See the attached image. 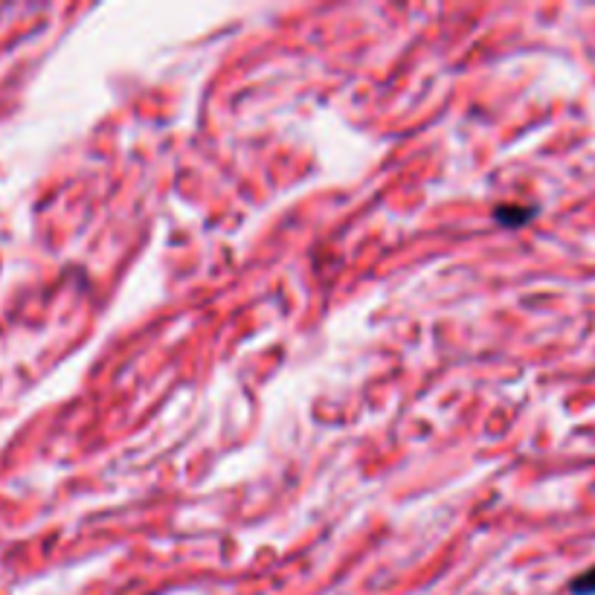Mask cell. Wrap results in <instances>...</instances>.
<instances>
[{"label": "cell", "instance_id": "obj_1", "mask_svg": "<svg viewBox=\"0 0 595 595\" xmlns=\"http://www.w3.org/2000/svg\"><path fill=\"white\" fill-rule=\"evenodd\" d=\"M532 215H535V209H526V207H500L497 209V221L511 224V227H517V224L529 221Z\"/></svg>", "mask_w": 595, "mask_h": 595}, {"label": "cell", "instance_id": "obj_2", "mask_svg": "<svg viewBox=\"0 0 595 595\" xmlns=\"http://www.w3.org/2000/svg\"><path fill=\"white\" fill-rule=\"evenodd\" d=\"M572 593H575V595H595V566H593V569H587L584 575H578V578L572 581Z\"/></svg>", "mask_w": 595, "mask_h": 595}]
</instances>
